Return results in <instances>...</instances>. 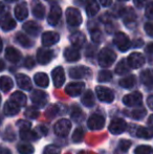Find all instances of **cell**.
I'll return each mask as SVG.
<instances>
[{"label": "cell", "instance_id": "7", "mask_svg": "<svg viewBox=\"0 0 153 154\" xmlns=\"http://www.w3.org/2000/svg\"><path fill=\"white\" fill-rule=\"evenodd\" d=\"M127 129V123L122 119H115L110 122V125L108 127V130L113 135H118L125 132Z\"/></svg>", "mask_w": 153, "mask_h": 154}, {"label": "cell", "instance_id": "37", "mask_svg": "<svg viewBox=\"0 0 153 154\" xmlns=\"http://www.w3.org/2000/svg\"><path fill=\"white\" fill-rule=\"evenodd\" d=\"M45 14V8L43 6V4L37 3L36 5H34L33 8V15L38 19H43Z\"/></svg>", "mask_w": 153, "mask_h": 154}, {"label": "cell", "instance_id": "13", "mask_svg": "<svg viewBox=\"0 0 153 154\" xmlns=\"http://www.w3.org/2000/svg\"><path fill=\"white\" fill-rule=\"evenodd\" d=\"M51 77H53L54 85L56 87H61L65 82V72H64L63 67L58 66L51 71Z\"/></svg>", "mask_w": 153, "mask_h": 154}, {"label": "cell", "instance_id": "20", "mask_svg": "<svg viewBox=\"0 0 153 154\" xmlns=\"http://www.w3.org/2000/svg\"><path fill=\"white\" fill-rule=\"evenodd\" d=\"M16 81L18 86L23 90H31L33 85H32V81L27 75H23V73H19L16 75Z\"/></svg>", "mask_w": 153, "mask_h": 154}, {"label": "cell", "instance_id": "34", "mask_svg": "<svg viewBox=\"0 0 153 154\" xmlns=\"http://www.w3.org/2000/svg\"><path fill=\"white\" fill-rule=\"evenodd\" d=\"M129 65L127 63V60L123 59L118 62V64L116 65V68H115V72L120 75H126L127 72H129Z\"/></svg>", "mask_w": 153, "mask_h": 154}, {"label": "cell", "instance_id": "31", "mask_svg": "<svg viewBox=\"0 0 153 154\" xmlns=\"http://www.w3.org/2000/svg\"><path fill=\"white\" fill-rule=\"evenodd\" d=\"M11 100H13L14 102H16L17 104H19L20 107H22V106H26V101H27L26 95L21 91H16V92L13 93L12 97H11Z\"/></svg>", "mask_w": 153, "mask_h": 154}, {"label": "cell", "instance_id": "15", "mask_svg": "<svg viewBox=\"0 0 153 154\" xmlns=\"http://www.w3.org/2000/svg\"><path fill=\"white\" fill-rule=\"evenodd\" d=\"M62 15V11L61 8L57 4H54L50 8V13L48 15V18H47V22L51 25V26H55L59 23L60 18H61Z\"/></svg>", "mask_w": 153, "mask_h": 154}, {"label": "cell", "instance_id": "21", "mask_svg": "<svg viewBox=\"0 0 153 154\" xmlns=\"http://www.w3.org/2000/svg\"><path fill=\"white\" fill-rule=\"evenodd\" d=\"M69 40L72 42V46L77 47V48H80L84 45V43L86 42V37L84 36L83 32H76L72 35H70Z\"/></svg>", "mask_w": 153, "mask_h": 154}, {"label": "cell", "instance_id": "3", "mask_svg": "<svg viewBox=\"0 0 153 154\" xmlns=\"http://www.w3.org/2000/svg\"><path fill=\"white\" fill-rule=\"evenodd\" d=\"M66 19L69 26L77 27L82 23V16L79 10L75 8H68L66 11Z\"/></svg>", "mask_w": 153, "mask_h": 154}, {"label": "cell", "instance_id": "50", "mask_svg": "<svg viewBox=\"0 0 153 154\" xmlns=\"http://www.w3.org/2000/svg\"><path fill=\"white\" fill-rule=\"evenodd\" d=\"M145 32H147L148 36L152 37L153 38V23L148 22L145 24Z\"/></svg>", "mask_w": 153, "mask_h": 154}, {"label": "cell", "instance_id": "5", "mask_svg": "<svg viewBox=\"0 0 153 154\" xmlns=\"http://www.w3.org/2000/svg\"><path fill=\"white\" fill-rule=\"evenodd\" d=\"M113 42L121 51H127L131 46L130 39L124 32H116L113 38Z\"/></svg>", "mask_w": 153, "mask_h": 154}, {"label": "cell", "instance_id": "35", "mask_svg": "<svg viewBox=\"0 0 153 154\" xmlns=\"http://www.w3.org/2000/svg\"><path fill=\"white\" fill-rule=\"evenodd\" d=\"M16 40L18 41V43H20V45H22L23 47H31L33 45L32 41L26 37V35L22 34V32H18L16 36Z\"/></svg>", "mask_w": 153, "mask_h": 154}, {"label": "cell", "instance_id": "47", "mask_svg": "<svg viewBox=\"0 0 153 154\" xmlns=\"http://www.w3.org/2000/svg\"><path fill=\"white\" fill-rule=\"evenodd\" d=\"M146 16L149 19H153V2H149L146 6Z\"/></svg>", "mask_w": 153, "mask_h": 154}, {"label": "cell", "instance_id": "51", "mask_svg": "<svg viewBox=\"0 0 153 154\" xmlns=\"http://www.w3.org/2000/svg\"><path fill=\"white\" fill-rule=\"evenodd\" d=\"M24 65L26 68H29V69L33 68V67L35 66V60H34L32 57H27L26 59H25Z\"/></svg>", "mask_w": 153, "mask_h": 154}, {"label": "cell", "instance_id": "45", "mask_svg": "<svg viewBox=\"0 0 153 154\" xmlns=\"http://www.w3.org/2000/svg\"><path fill=\"white\" fill-rule=\"evenodd\" d=\"M60 153H61V150L57 146H47L45 148L44 152H43V154H60Z\"/></svg>", "mask_w": 153, "mask_h": 154}, {"label": "cell", "instance_id": "52", "mask_svg": "<svg viewBox=\"0 0 153 154\" xmlns=\"http://www.w3.org/2000/svg\"><path fill=\"white\" fill-rule=\"evenodd\" d=\"M94 51H96V47H93L92 45H89V46L87 47L86 56H87V57H93V56H94Z\"/></svg>", "mask_w": 153, "mask_h": 154}, {"label": "cell", "instance_id": "40", "mask_svg": "<svg viewBox=\"0 0 153 154\" xmlns=\"http://www.w3.org/2000/svg\"><path fill=\"white\" fill-rule=\"evenodd\" d=\"M112 79V73L109 70H102L99 73L98 81L99 82H109Z\"/></svg>", "mask_w": 153, "mask_h": 154}, {"label": "cell", "instance_id": "26", "mask_svg": "<svg viewBox=\"0 0 153 154\" xmlns=\"http://www.w3.org/2000/svg\"><path fill=\"white\" fill-rule=\"evenodd\" d=\"M23 29L26 32V34L32 35V36H38L40 32V26L34 21H27L23 24Z\"/></svg>", "mask_w": 153, "mask_h": 154}, {"label": "cell", "instance_id": "29", "mask_svg": "<svg viewBox=\"0 0 153 154\" xmlns=\"http://www.w3.org/2000/svg\"><path fill=\"white\" fill-rule=\"evenodd\" d=\"M100 8L96 0H87L86 1V14L89 17H93L99 12Z\"/></svg>", "mask_w": 153, "mask_h": 154}, {"label": "cell", "instance_id": "57", "mask_svg": "<svg viewBox=\"0 0 153 154\" xmlns=\"http://www.w3.org/2000/svg\"><path fill=\"white\" fill-rule=\"evenodd\" d=\"M3 11H4V4L2 3L1 1H0V15L3 13Z\"/></svg>", "mask_w": 153, "mask_h": 154}, {"label": "cell", "instance_id": "61", "mask_svg": "<svg viewBox=\"0 0 153 154\" xmlns=\"http://www.w3.org/2000/svg\"><path fill=\"white\" fill-rule=\"evenodd\" d=\"M118 1H128V0H118Z\"/></svg>", "mask_w": 153, "mask_h": 154}, {"label": "cell", "instance_id": "17", "mask_svg": "<svg viewBox=\"0 0 153 154\" xmlns=\"http://www.w3.org/2000/svg\"><path fill=\"white\" fill-rule=\"evenodd\" d=\"M54 57V53L50 49L39 48L37 51V61L42 65L48 64Z\"/></svg>", "mask_w": 153, "mask_h": 154}, {"label": "cell", "instance_id": "1", "mask_svg": "<svg viewBox=\"0 0 153 154\" xmlns=\"http://www.w3.org/2000/svg\"><path fill=\"white\" fill-rule=\"evenodd\" d=\"M17 126L19 128V135L23 140H37L40 137L37 131L32 130V124L27 121L20 120L17 123Z\"/></svg>", "mask_w": 153, "mask_h": 154}, {"label": "cell", "instance_id": "58", "mask_svg": "<svg viewBox=\"0 0 153 154\" xmlns=\"http://www.w3.org/2000/svg\"><path fill=\"white\" fill-rule=\"evenodd\" d=\"M148 124H149V126H153V114L149 118V120H148Z\"/></svg>", "mask_w": 153, "mask_h": 154}, {"label": "cell", "instance_id": "25", "mask_svg": "<svg viewBox=\"0 0 153 154\" xmlns=\"http://www.w3.org/2000/svg\"><path fill=\"white\" fill-rule=\"evenodd\" d=\"M141 81L147 87L153 86V69H145L141 72Z\"/></svg>", "mask_w": 153, "mask_h": 154}, {"label": "cell", "instance_id": "46", "mask_svg": "<svg viewBox=\"0 0 153 154\" xmlns=\"http://www.w3.org/2000/svg\"><path fill=\"white\" fill-rule=\"evenodd\" d=\"M101 38H102V34H101V32L98 29H94L93 31H91V39L94 43L100 42Z\"/></svg>", "mask_w": 153, "mask_h": 154}, {"label": "cell", "instance_id": "41", "mask_svg": "<svg viewBox=\"0 0 153 154\" xmlns=\"http://www.w3.org/2000/svg\"><path fill=\"white\" fill-rule=\"evenodd\" d=\"M24 114H25V116H26V118L34 120V119H37L38 116H39V111L35 108V106H33V107L26 108Z\"/></svg>", "mask_w": 153, "mask_h": 154}, {"label": "cell", "instance_id": "28", "mask_svg": "<svg viewBox=\"0 0 153 154\" xmlns=\"http://www.w3.org/2000/svg\"><path fill=\"white\" fill-rule=\"evenodd\" d=\"M34 81L35 83L37 84L39 87H42V88H46L49 84V79L47 77L46 73L44 72H37L34 77Z\"/></svg>", "mask_w": 153, "mask_h": 154}, {"label": "cell", "instance_id": "9", "mask_svg": "<svg viewBox=\"0 0 153 154\" xmlns=\"http://www.w3.org/2000/svg\"><path fill=\"white\" fill-rule=\"evenodd\" d=\"M31 99L36 107H43L46 105L47 101H48V95L43 90H35L32 92Z\"/></svg>", "mask_w": 153, "mask_h": 154}, {"label": "cell", "instance_id": "4", "mask_svg": "<svg viewBox=\"0 0 153 154\" xmlns=\"http://www.w3.org/2000/svg\"><path fill=\"white\" fill-rule=\"evenodd\" d=\"M70 128H72V123H70V121L66 120V119H62V120L58 121L54 126L55 133L58 136H61V137H65V136L68 135Z\"/></svg>", "mask_w": 153, "mask_h": 154}, {"label": "cell", "instance_id": "63", "mask_svg": "<svg viewBox=\"0 0 153 154\" xmlns=\"http://www.w3.org/2000/svg\"><path fill=\"white\" fill-rule=\"evenodd\" d=\"M152 152H153V150H152Z\"/></svg>", "mask_w": 153, "mask_h": 154}, {"label": "cell", "instance_id": "60", "mask_svg": "<svg viewBox=\"0 0 153 154\" xmlns=\"http://www.w3.org/2000/svg\"><path fill=\"white\" fill-rule=\"evenodd\" d=\"M4 1H8V2H15V1H18V0H4Z\"/></svg>", "mask_w": 153, "mask_h": 154}, {"label": "cell", "instance_id": "55", "mask_svg": "<svg viewBox=\"0 0 153 154\" xmlns=\"http://www.w3.org/2000/svg\"><path fill=\"white\" fill-rule=\"evenodd\" d=\"M146 51H147L149 54H152L153 55V43H150V44L148 45L147 48H146Z\"/></svg>", "mask_w": 153, "mask_h": 154}, {"label": "cell", "instance_id": "42", "mask_svg": "<svg viewBox=\"0 0 153 154\" xmlns=\"http://www.w3.org/2000/svg\"><path fill=\"white\" fill-rule=\"evenodd\" d=\"M152 153V148L148 145H142L139 146L137 148H135L134 154H151Z\"/></svg>", "mask_w": 153, "mask_h": 154}, {"label": "cell", "instance_id": "2", "mask_svg": "<svg viewBox=\"0 0 153 154\" xmlns=\"http://www.w3.org/2000/svg\"><path fill=\"white\" fill-rule=\"evenodd\" d=\"M116 59V55L113 51L107 48H103L102 51L99 54V64L103 67V68H107V67H110L113 64V62Z\"/></svg>", "mask_w": 153, "mask_h": 154}, {"label": "cell", "instance_id": "56", "mask_svg": "<svg viewBox=\"0 0 153 154\" xmlns=\"http://www.w3.org/2000/svg\"><path fill=\"white\" fill-rule=\"evenodd\" d=\"M4 68H5V64H4V62L2 60H0V71H2Z\"/></svg>", "mask_w": 153, "mask_h": 154}, {"label": "cell", "instance_id": "30", "mask_svg": "<svg viewBox=\"0 0 153 154\" xmlns=\"http://www.w3.org/2000/svg\"><path fill=\"white\" fill-rule=\"evenodd\" d=\"M13 81L10 77H6V75H3V77L0 78V89L4 92L10 91L13 88Z\"/></svg>", "mask_w": 153, "mask_h": 154}, {"label": "cell", "instance_id": "22", "mask_svg": "<svg viewBox=\"0 0 153 154\" xmlns=\"http://www.w3.org/2000/svg\"><path fill=\"white\" fill-rule=\"evenodd\" d=\"M80 51H78L77 47H68L64 51V58H65L66 61L68 62H76L80 59Z\"/></svg>", "mask_w": 153, "mask_h": 154}, {"label": "cell", "instance_id": "8", "mask_svg": "<svg viewBox=\"0 0 153 154\" xmlns=\"http://www.w3.org/2000/svg\"><path fill=\"white\" fill-rule=\"evenodd\" d=\"M96 92L98 95L99 100L104 103H111L115 100V93L111 89L107 87H103V86H98L96 88Z\"/></svg>", "mask_w": 153, "mask_h": 154}, {"label": "cell", "instance_id": "18", "mask_svg": "<svg viewBox=\"0 0 153 154\" xmlns=\"http://www.w3.org/2000/svg\"><path fill=\"white\" fill-rule=\"evenodd\" d=\"M42 43L44 46H51V45L56 44L58 41L60 40L59 34L55 32H45L42 35Z\"/></svg>", "mask_w": 153, "mask_h": 154}, {"label": "cell", "instance_id": "62", "mask_svg": "<svg viewBox=\"0 0 153 154\" xmlns=\"http://www.w3.org/2000/svg\"><path fill=\"white\" fill-rule=\"evenodd\" d=\"M0 104H1V95H0Z\"/></svg>", "mask_w": 153, "mask_h": 154}, {"label": "cell", "instance_id": "24", "mask_svg": "<svg viewBox=\"0 0 153 154\" xmlns=\"http://www.w3.org/2000/svg\"><path fill=\"white\" fill-rule=\"evenodd\" d=\"M27 15H29V11H27L26 3L22 2L15 8V16L19 21H23L27 17Z\"/></svg>", "mask_w": 153, "mask_h": 154}, {"label": "cell", "instance_id": "6", "mask_svg": "<svg viewBox=\"0 0 153 154\" xmlns=\"http://www.w3.org/2000/svg\"><path fill=\"white\" fill-rule=\"evenodd\" d=\"M142 101H143V95L139 91L129 93V94L125 95L123 97V103L126 106H128V107H136V106H139L142 104Z\"/></svg>", "mask_w": 153, "mask_h": 154}, {"label": "cell", "instance_id": "33", "mask_svg": "<svg viewBox=\"0 0 153 154\" xmlns=\"http://www.w3.org/2000/svg\"><path fill=\"white\" fill-rule=\"evenodd\" d=\"M82 104L85 105L86 107H92L94 105V95L91 90H87L84 93L82 97Z\"/></svg>", "mask_w": 153, "mask_h": 154}, {"label": "cell", "instance_id": "19", "mask_svg": "<svg viewBox=\"0 0 153 154\" xmlns=\"http://www.w3.org/2000/svg\"><path fill=\"white\" fill-rule=\"evenodd\" d=\"M20 111V105L14 102L13 100H10L5 103L3 108V112L6 116H14Z\"/></svg>", "mask_w": 153, "mask_h": 154}, {"label": "cell", "instance_id": "44", "mask_svg": "<svg viewBox=\"0 0 153 154\" xmlns=\"http://www.w3.org/2000/svg\"><path fill=\"white\" fill-rule=\"evenodd\" d=\"M132 143L128 140H121L120 143H118V149L123 152H127L129 150V148L131 147Z\"/></svg>", "mask_w": 153, "mask_h": 154}, {"label": "cell", "instance_id": "48", "mask_svg": "<svg viewBox=\"0 0 153 154\" xmlns=\"http://www.w3.org/2000/svg\"><path fill=\"white\" fill-rule=\"evenodd\" d=\"M4 138L6 140H15V133L13 132L12 128H8V130L5 131V134H4Z\"/></svg>", "mask_w": 153, "mask_h": 154}, {"label": "cell", "instance_id": "38", "mask_svg": "<svg viewBox=\"0 0 153 154\" xmlns=\"http://www.w3.org/2000/svg\"><path fill=\"white\" fill-rule=\"evenodd\" d=\"M72 118L74 119L75 121H77V122H81V121L84 119L83 111H82L79 107L74 106V107H72Z\"/></svg>", "mask_w": 153, "mask_h": 154}, {"label": "cell", "instance_id": "39", "mask_svg": "<svg viewBox=\"0 0 153 154\" xmlns=\"http://www.w3.org/2000/svg\"><path fill=\"white\" fill-rule=\"evenodd\" d=\"M131 114H132L131 116L135 120H142L146 116V109L143 107H137L131 112Z\"/></svg>", "mask_w": 153, "mask_h": 154}, {"label": "cell", "instance_id": "27", "mask_svg": "<svg viewBox=\"0 0 153 154\" xmlns=\"http://www.w3.org/2000/svg\"><path fill=\"white\" fill-rule=\"evenodd\" d=\"M136 136L141 138H152L153 137V126H149V127H139L136 129Z\"/></svg>", "mask_w": 153, "mask_h": 154}, {"label": "cell", "instance_id": "49", "mask_svg": "<svg viewBox=\"0 0 153 154\" xmlns=\"http://www.w3.org/2000/svg\"><path fill=\"white\" fill-rule=\"evenodd\" d=\"M150 0H133V2H134V5L136 6V8H144L145 5H147L148 3H149Z\"/></svg>", "mask_w": 153, "mask_h": 154}, {"label": "cell", "instance_id": "11", "mask_svg": "<svg viewBox=\"0 0 153 154\" xmlns=\"http://www.w3.org/2000/svg\"><path fill=\"white\" fill-rule=\"evenodd\" d=\"M127 63L131 68H141L145 64V58L139 53H132L129 55L128 59H127Z\"/></svg>", "mask_w": 153, "mask_h": 154}, {"label": "cell", "instance_id": "14", "mask_svg": "<svg viewBox=\"0 0 153 154\" xmlns=\"http://www.w3.org/2000/svg\"><path fill=\"white\" fill-rule=\"evenodd\" d=\"M84 89H85V84L83 82H75V83H69L66 86L65 92L70 97H78L83 92Z\"/></svg>", "mask_w": 153, "mask_h": 154}, {"label": "cell", "instance_id": "16", "mask_svg": "<svg viewBox=\"0 0 153 154\" xmlns=\"http://www.w3.org/2000/svg\"><path fill=\"white\" fill-rule=\"evenodd\" d=\"M0 27L2 31L10 32L16 27V21L12 18V16L8 13H6L0 18Z\"/></svg>", "mask_w": 153, "mask_h": 154}, {"label": "cell", "instance_id": "53", "mask_svg": "<svg viewBox=\"0 0 153 154\" xmlns=\"http://www.w3.org/2000/svg\"><path fill=\"white\" fill-rule=\"evenodd\" d=\"M99 2H100L101 4H102L103 6H105V8H107V6H109L111 4V2H112V0H99Z\"/></svg>", "mask_w": 153, "mask_h": 154}, {"label": "cell", "instance_id": "10", "mask_svg": "<svg viewBox=\"0 0 153 154\" xmlns=\"http://www.w3.org/2000/svg\"><path fill=\"white\" fill-rule=\"evenodd\" d=\"M88 128L91 130H101L105 125V118L102 114H92L87 122Z\"/></svg>", "mask_w": 153, "mask_h": 154}, {"label": "cell", "instance_id": "59", "mask_svg": "<svg viewBox=\"0 0 153 154\" xmlns=\"http://www.w3.org/2000/svg\"><path fill=\"white\" fill-rule=\"evenodd\" d=\"M2 51V41H1V38H0V53Z\"/></svg>", "mask_w": 153, "mask_h": 154}, {"label": "cell", "instance_id": "43", "mask_svg": "<svg viewBox=\"0 0 153 154\" xmlns=\"http://www.w3.org/2000/svg\"><path fill=\"white\" fill-rule=\"evenodd\" d=\"M84 136V131L82 128H77L76 131L74 132V135H72V140L74 143H81L83 140Z\"/></svg>", "mask_w": 153, "mask_h": 154}, {"label": "cell", "instance_id": "12", "mask_svg": "<svg viewBox=\"0 0 153 154\" xmlns=\"http://www.w3.org/2000/svg\"><path fill=\"white\" fill-rule=\"evenodd\" d=\"M91 75V70L85 66L72 67L69 69V75L72 79H82V78L89 77Z\"/></svg>", "mask_w": 153, "mask_h": 154}, {"label": "cell", "instance_id": "23", "mask_svg": "<svg viewBox=\"0 0 153 154\" xmlns=\"http://www.w3.org/2000/svg\"><path fill=\"white\" fill-rule=\"evenodd\" d=\"M5 58L12 63H18L21 59V54L15 47H8L5 51Z\"/></svg>", "mask_w": 153, "mask_h": 154}, {"label": "cell", "instance_id": "54", "mask_svg": "<svg viewBox=\"0 0 153 154\" xmlns=\"http://www.w3.org/2000/svg\"><path fill=\"white\" fill-rule=\"evenodd\" d=\"M147 105L149 106L150 109L153 110V95H150L147 99Z\"/></svg>", "mask_w": 153, "mask_h": 154}, {"label": "cell", "instance_id": "32", "mask_svg": "<svg viewBox=\"0 0 153 154\" xmlns=\"http://www.w3.org/2000/svg\"><path fill=\"white\" fill-rule=\"evenodd\" d=\"M135 83H136V80H135V75H130L128 77L123 78L122 80H120V85L124 88H127V89L132 88L135 85Z\"/></svg>", "mask_w": 153, "mask_h": 154}, {"label": "cell", "instance_id": "36", "mask_svg": "<svg viewBox=\"0 0 153 154\" xmlns=\"http://www.w3.org/2000/svg\"><path fill=\"white\" fill-rule=\"evenodd\" d=\"M18 152L20 154H33L35 149L32 145L26 144V143H22V144L18 145V148H17Z\"/></svg>", "mask_w": 153, "mask_h": 154}]
</instances>
